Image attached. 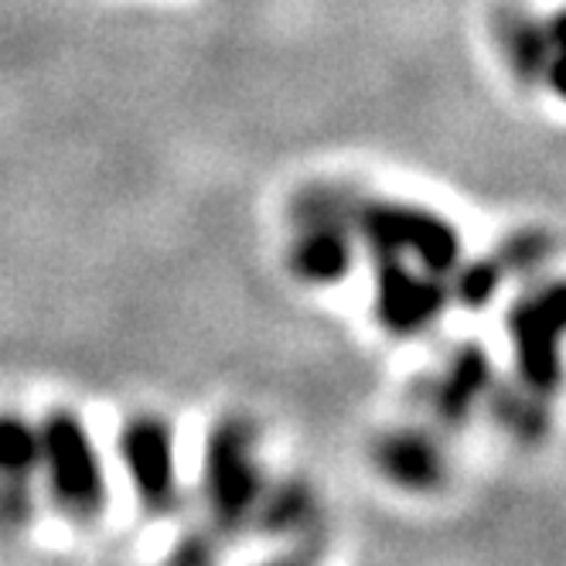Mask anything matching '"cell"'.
<instances>
[{"label": "cell", "mask_w": 566, "mask_h": 566, "mask_svg": "<svg viewBox=\"0 0 566 566\" xmlns=\"http://www.w3.org/2000/svg\"><path fill=\"white\" fill-rule=\"evenodd\" d=\"M352 263V239L345 232V226L338 219L325 216H314L304 232L301 242L294 250V266L301 276L307 280H338L345 273V266Z\"/></svg>", "instance_id": "cell-11"}, {"label": "cell", "mask_w": 566, "mask_h": 566, "mask_svg": "<svg viewBox=\"0 0 566 566\" xmlns=\"http://www.w3.org/2000/svg\"><path fill=\"white\" fill-rule=\"evenodd\" d=\"M361 232L386 260H413L433 273L451 270L461 253L454 229L420 209L376 206L361 216Z\"/></svg>", "instance_id": "cell-4"}, {"label": "cell", "mask_w": 566, "mask_h": 566, "mask_svg": "<svg viewBox=\"0 0 566 566\" xmlns=\"http://www.w3.org/2000/svg\"><path fill=\"white\" fill-rule=\"evenodd\" d=\"M253 530L266 539L287 546V553H301L317 543L321 533V499L317 489L304 478L270 481L253 515Z\"/></svg>", "instance_id": "cell-8"}, {"label": "cell", "mask_w": 566, "mask_h": 566, "mask_svg": "<svg viewBox=\"0 0 566 566\" xmlns=\"http://www.w3.org/2000/svg\"><path fill=\"white\" fill-rule=\"evenodd\" d=\"M260 566H307V559L301 553H283V556H276L270 563H260Z\"/></svg>", "instance_id": "cell-14"}, {"label": "cell", "mask_w": 566, "mask_h": 566, "mask_svg": "<svg viewBox=\"0 0 566 566\" xmlns=\"http://www.w3.org/2000/svg\"><path fill=\"white\" fill-rule=\"evenodd\" d=\"M512 345H515V366L525 389L549 396L559 386V335H563V304L559 291L553 287L543 297L525 301L512 321Z\"/></svg>", "instance_id": "cell-7"}, {"label": "cell", "mask_w": 566, "mask_h": 566, "mask_svg": "<svg viewBox=\"0 0 566 566\" xmlns=\"http://www.w3.org/2000/svg\"><path fill=\"white\" fill-rule=\"evenodd\" d=\"M492 386H495V373H492L489 352L468 345V348L454 352L448 358V366L430 379L427 407L437 423L464 427L471 420V413L492 396Z\"/></svg>", "instance_id": "cell-9"}, {"label": "cell", "mask_w": 566, "mask_h": 566, "mask_svg": "<svg viewBox=\"0 0 566 566\" xmlns=\"http://www.w3.org/2000/svg\"><path fill=\"white\" fill-rule=\"evenodd\" d=\"M495 417L499 423L525 443H536L549 430V413H546V396L525 389L522 392H499L495 396Z\"/></svg>", "instance_id": "cell-12"}, {"label": "cell", "mask_w": 566, "mask_h": 566, "mask_svg": "<svg viewBox=\"0 0 566 566\" xmlns=\"http://www.w3.org/2000/svg\"><path fill=\"white\" fill-rule=\"evenodd\" d=\"M38 481L52 509L72 525H93L109 502L106 464L86 420L72 410H52L34 423Z\"/></svg>", "instance_id": "cell-2"}, {"label": "cell", "mask_w": 566, "mask_h": 566, "mask_svg": "<svg viewBox=\"0 0 566 566\" xmlns=\"http://www.w3.org/2000/svg\"><path fill=\"white\" fill-rule=\"evenodd\" d=\"M116 458L147 515L168 518L178 512L181 505L178 440L165 417L140 413L127 420L116 437Z\"/></svg>", "instance_id": "cell-3"}, {"label": "cell", "mask_w": 566, "mask_h": 566, "mask_svg": "<svg viewBox=\"0 0 566 566\" xmlns=\"http://www.w3.org/2000/svg\"><path fill=\"white\" fill-rule=\"evenodd\" d=\"M226 539L212 530L209 522L185 530L160 559V566H222Z\"/></svg>", "instance_id": "cell-13"}, {"label": "cell", "mask_w": 566, "mask_h": 566, "mask_svg": "<svg viewBox=\"0 0 566 566\" xmlns=\"http://www.w3.org/2000/svg\"><path fill=\"white\" fill-rule=\"evenodd\" d=\"M389 270L382 273L379 287V317L399 335H413L427 328L443 307V291L430 280H420L402 270L399 260H386Z\"/></svg>", "instance_id": "cell-10"}, {"label": "cell", "mask_w": 566, "mask_h": 566, "mask_svg": "<svg viewBox=\"0 0 566 566\" xmlns=\"http://www.w3.org/2000/svg\"><path fill=\"white\" fill-rule=\"evenodd\" d=\"M38 437L34 423L0 413V539L21 536L38 512Z\"/></svg>", "instance_id": "cell-5"}, {"label": "cell", "mask_w": 566, "mask_h": 566, "mask_svg": "<svg viewBox=\"0 0 566 566\" xmlns=\"http://www.w3.org/2000/svg\"><path fill=\"white\" fill-rule=\"evenodd\" d=\"M373 464L386 484L407 495H433L451 481L443 443L420 427H392L373 443Z\"/></svg>", "instance_id": "cell-6"}, {"label": "cell", "mask_w": 566, "mask_h": 566, "mask_svg": "<svg viewBox=\"0 0 566 566\" xmlns=\"http://www.w3.org/2000/svg\"><path fill=\"white\" fill-rule=\"evenodd\" d=\"M270 484L260 461V437L247 417H222L212 423L201 448L198 492L206 522L222 536L235 539L253 530V515Z\"/></svg>", "instance_id": "cell-1"}]
</instances>
